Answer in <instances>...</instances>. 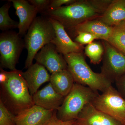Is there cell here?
I'll return each mask as SVG.
<instances>
[{"label":"cell","instance_id":"30bf717a","mask_svg":"<svg viewBox=\"0 0 125 125\" xmlns=\"http://www.w3.org/2000/svg\"><path fill=\"white\" fill-rule=\"evenodd\" d=\"M48 18L55 33V36L51 43L55 45L58 53L63 55L72 53H82L83 45L72 40L64 27L61 23L54 19Z\"/></svg>","mask_w":125,"mask_h":125},{"label":"cell","instance_id":"d6986e66","mask_svg":"<svg viewBox=\"0 0 125 125\" xmlns=\"http://www.w3.org/2000/svg\"><path fill=\"white\" fill-rule=\"evenodd\" d=\"M107 42L125 54V22L113 27L112 34Z\"/></svg>","mask_w":125,"mask_h":125},{"label":"cell","instance_id":"7402d4cb","mask_svg":"<svg viewBox=\"0 0 125 125\" xmlns=\"http://www.w3.org/2000/svg\"><path fill=\"white\" fill-rule=\"evenodd\" d=\"M15 116L0 100V125H16Z\"/></svg>","mask_w":125,"mask_h":125},{"label":"cell","instance_id":"2e32d148","mask_svg":"<svg viewBox=\"0 0 125 125\" xmlns=\"http://www.w3.org/2000/svg\"><path fill=\"white\" fill-rule=\"evenodd\" d=\"M113 29V27H109L96 19L82 23L70 30L73 31L75 34L80 32L88 33L96 36L98 39L107 41Z\"/></svg>","mask_w":125,"mask_h":125},{"label":"cell","instance_id":"7a4b0ae2","mask_svg":"<svg viewBox=\"0 0 125 125\" xmlns=\"http://www.w3.org/2000/svg\"><path fill=\"white\" fill-rule=\"evenodd\" d=\"M22 71L7 72V80L0 84V99L15 115L34 105Z\"/></svg>","mask_w":125,"mask_h":125},{"label":"cell","instance_id":"ba28073f","mask_svg":"<svg viewBox=\"0 0 125 125\" xmlns=\"http://www.w3.org/2000/svg\"><path fill=\"white\" fill-rule=\"evenodd\" d=\"M104 49L101 73L112 83L125 74V54L104 40Z\"/></svg>","mask_w":125,"mask_h":125},{"label":"cell","instance_id":"cb8c5ba5","mask_svg":"<svg viewBox=\"0 0 125 125\" xmlns=\"http://www.w3.org/2000/svg\"><path fill=\"white\" fill-rule=\"evenodd\" d=\"M51 0H29L28 1L36 7L38 13L42 14L49 10Z\"/></svg>","mask_w":125,"mask_h":125},{"label":"cell","instance_id":"83f0119b","mask_svg":"<svg viewBox=\"0 0 125 125\" xmlns=\"http://www.w3.org/2000/svg\"></svg>","mask_w":125,"mask_h":125},{"label":"cell","instance_id":"484cf974","mask_svg":"<svg viewBox=\"0 0 125 125\" xmlns=\"http://www.w3.org/2000/svg\"><path fill=\"white\" fill-rule=\"evenodd\" d=\"M57 112L54 114L49 123L46 125H74L75 123V121L73 120L69 121H63L59 120L57 116Z\"/></svg>","mask_w":125,"mask_h":125},{"label":"cell","instance_id":"d4e9b609","mask_svg":"<svg viewBox=\"0 0 125 125\" xmlns=\"http://www.w3.org/2000/svg\"><path fill=\"white\" fill-rule=\"evenodd\" d=\"M76 1V0H51L48 10H54L62 7L63 5H69Z\"/></svg>","mask_w":125,"mask_h":125},{"label":"cell","instance_id":"4fadbf2b","mask_svg":"<svg viewBox=\"0 0 125 125\" xmlns=\"http://www.w3.org/2000/svg\"><path fill=\"white\" fill-rule=\"evenodd\" d=\"M13 3L16 14L19 19L18 28L21 37L25 36L38 13L35 6L25 0H9Z\"/></svg>","mask_w":125,"mask_h":125},{"label":"cell","instance_id":"6da1fadb","mask_svg":"<svg viewBox=\"0 0 125 125\" xmlns=\"http://www.w3.org/2000/svg\"><path fill=\"white\" fill-rule=\"evenodd\" d=\"M112 0H76L71 4L43 13L70 30L78 25L101 17Z\"/></svg>","mask_w":125,"mask_h":125},{"label":"cell","instance_id":"8fae6325","mask_svg":"<svg viewBox=\"0 0 125 125\" xmlns=\"http://www.w3.org/2000/svg\"><path fill=\"white\" fill-rule=\"evenodd\" d=\"M75 125H123L115 119L97 109L92 103L84 107Z\"/></svg>","mask_w":125,"mask_h":125},{"label":"cell","instance_id":"5b68a950","mask_svg":"<svg viewBox=\"0 0 125 125\" xmlns=\"http://www.w3.org/2000/svg\"><path fill=\"white\" fill-rule=\"evenodd\" d=\"M99 94L89 87L75 83L57 110V118L63 121L76 120L84 107L92 103Z\"/></svg>","mask_w":125,"mask_h":125},{"label":"cell","instance_id":"4316f807","mask_svg":"<svg viewBox=\"0 0 125 125\" xmlns=\"http://www.w3.org/2000/svg\"><path fill=\"white\" fill-rule=\"evenodd\" d=\"M117 91L125 99V74L116 81Z\"/></svg>","mask_w":125,"mask_h":125},{"label":"cell","instance_id":"5bb4252c","mask_svg":"<svg viewBox=\"0 0 125 125\" xmlns=\"http://www.w3.org/2000/svg\"><path fill=\"white\" fill-rule=\"evenodd\" d=\"M32 96L34 105L48 110H57L65 98L56 92L50 83Z\"/></svg>","mask_w":125,"mask_h":125},{"label":"cell","instance_id":"3957f363","mask_svg":"<svg viewBox=\"0 0 125 125\" xmlns=\"http://www.w3.org/2000/svg\"><path fill=\"white\" fill-rule=\"evenodd\" d=\"M75 83L88 87L96 92H104L112 83L102 73L93 71L87 64L82 53L64 55Z\"/></svg>","mask_w":125,"mask_h":125},{"label":"cell","instance_id":"44dd1931","mask_svg":"<svg viewBox=\"0 0 125 125\" xmlns=\"http://www.w3.org/2000/svg\"><path fill=\"white\" fill-rule=\"evenodd\" d=\"M85 53L89 58L91 63L94 64H99L103 59L104 52L103 46L101 43L93 42L85 47Z\"/></svg>","mask_w":125,"mask_h":125},{"label":"cell","instance_id":"52a82bcc","mask_svg":"<svg viewBox=\"0 0 125 125\" xmlns=\"http://www.w3.org/2000/svg\"><path fill=\"white\" fill-rule=\"evenodd\" d=\"M92 103L97 109L125 125V99L112 85Z\"/></svg>","mask_w":125,"mask_h":125},{"label":"cell","instance_id":"7c38bea8","mask_svg":"<svg viewBox=\"0 0 125 125\" xmlns=\"http://www.w3.org/2000/svg\"><path fill=\"white\" fill-rule=\"evenodd\" d=\"M57 110H48L36 105L25 109L15 116L16 125H46Z\"/></svg>","mask_w":125,"mask_h":125},{"label":"cell","instance_id":"ac0fdd59","mask_svg":"<svg viewBox=\"0 0 125 125\" xmlns=\"http://www.w3.org/2000/svg\"><path fill=\"white\" fill-rule=\"evenodd\" d=\"M50 81L56 92L64 97L70 93L75 83L73 76L67 69L52 74Z\"/></svg>","mask_w":125,"mask_h":125},{"label":"cell","instance_id":"9c48e42d","mask_svg":"<svg viewBox=\"0 0 125 125\" xmlns=\"http://www.w3.org/2000/svg\"><path fill=\"white\" fill-rule=\"evenodd\" d=\"M34 59L52 74L67 68L64 57L59 54L55 45L51 42L44 46L36 54Z\"/></svg>","mask_w":125,"mask_h":125},{"label":"cell","instance_id":"277c9868","mask_svg":"<svg viewBox=\"0 0 125 125\" xmlns=\"http://www.w3.org/2000/svg\"><path fill=\"white\" fill-rule=\"evenodd\" d=\"M55 36V29L49 18L44 16L36 17L24 39L25 48L28 51L25 69H28L32 64L39 51L51 43Z\"/></svg>","mask_w":125,"mask_h":125},{"label":"cell","instance_id":"ffe728a7","mask_svg":"<svg viewBox=\"0 0 125 125\" xmlns=\"http://www.w3.org/2000/svg\"><path fill=\"white\" fill-rule=\"evenodd\" d=\"M11 2L8 0L0 9V29L2 32L18 28L19 22L12 20L9 15Z\"/></svg>","mask_w":125,"mask_h":125},{"label":"cell","instance_id":"9a60e30c","mask_svg":"<svg viewBox=\"0 0 125 125\" xmlns=\"http://www.w3.org/2000/svg\"><path fill=\"white\" fill-rule=\"evenodd\" d=\"M22 75L32 96L37 93L42 84L50 81L51 78L46 68L37 62L31 65L26 71L23 72Z\"/></svg>","mask_w":125,"mask_h":125},{"label":"cell","instance_id":"8992f818","mask_svg":"<svg viewBox=\"0 0 125 125\" xmlns=\"http://www.w3.org/2000/svg\"><path fill=\"white\" fill-rule=\"evenodd\" d=\"M24 40L18 33L9 30L0 34V62L1 68L15 70L16 65L23 49Z\"/></svg>","mask_w":125,"mask_h":125},{"label":"cell","instance_id":"e0dca14e","mask_svg":"<svg viewBox=\"0 0 125 125\" xmlns=\"http://www.w3.org/2000/svg\"><path fill=\"white\" fill-rule=\"evenodd\" d=\"M98 19L112 27L125 22V0H112L103 14Z\"/></svg>","mask_w":125,"mask_h":125},{"label":"cell","instance_id":"603a6c76","mask_svg":"<svg viewBox=\"0 0 125 125\" xmlns=\"http://www.w3.org/2000/svg\"><path fill=\"white\" fill-rule=\"evenodd\" d=\"M75 35V42L82 45H88L93 42L94 39H98L94 35L85 32H78Z\"/></svg>","mask_w":125,"mask_h":125}]
</instances>
